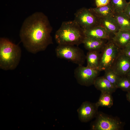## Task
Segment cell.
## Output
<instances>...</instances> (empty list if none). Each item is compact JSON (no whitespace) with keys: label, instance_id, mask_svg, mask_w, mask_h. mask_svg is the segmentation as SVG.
Wrapping results in <instances>:
<instances>
[{"label":"cell","instance_id":"obj_9","mask_svg":"<svg viewBox=\"0 0 130 130\" xmlns=\"http://www.w3.org/2000/svg\"><path fill=\"white\" fill-rule=\"evenodd\" d=\"M98 108L96 103L88 101L83 102L77 110L79 119L83 123L91 120L96 116Z\"/></svg>","mask_w":130,"mask_h":130},{"label":"cell","instance_id":"obj_28","mask_svg":"<svg viewBox=\"0 0 130 130\" xmlns=\"http://www.w3.org/2000/svg\"><path fill=\"white\" fill-rule=\"evenodd\" d=\"M129 2L130 3V0H129Z\"/></svg>","mask_w":130,"mask_h":130},{"label":"cell","instance_id":"obj_11","mask_svg":"<svg viewBox=\"0 0 130 130\" xmlns=\"http://www.w3.org/2000/svg\"><path fill=\"white\" fill-rule=\"evenodd\" d=\"M84 30L86 37L106 40L111 39V34L104 27L99 25Z\"/></svg>","mask_w":130,"mask_h":130},{"label":"cell","instance_id":"obj_10","mask_svg":"<svg viewBox=\"0 0 130 130\" xmlns=\"http://www.w3.org/2000/svg\"><path fill=\"white\" fill-rule=\"evenodd\" d=\"M111 68L121 77L126 76L130 69V58L120 51Z\"/></svg>","mask_w":130,"mask_h":130},{"label":"cell","instance_id":"obj_2","mask_svg":"<svg viewBox=\"0 0 130 130\" xmlns=\"http://www.w3.org/2000/svg\"><path fill=\"white\" fill-rule=\"evenodd\" d=\"M85 36L84 30L74 20L63 22L55 35L58 45L78 46L83 44Z\"/></svg>","mask_w":130,"mask_h":130},{"label":"cell","instance_id":"obj_29","mask_svg":"<svg viewBox=\"0 0 130 130\" xmlns=\"http://www.w3.org/2000/svg\"></svg>","mask_w":130,"mask_h":130},{"label":"cell","instance_id":"obj_14","mask_svg":"<svg viewBox=\"0 0 130 130\" xmlns=\"http://www.w3.org/2000/svg\"><path fill=\"white\" fill-rule=\"evenodd\" d=\"M111 39L119 48L122 49L130 43V31L120 30L114 35Z\"/></svg>","mask_w":130,"mask_h":130},{"label":"cell","instance_id":"obj_15","mask_svg":"<svg viewBox=\"0 0 130 130\" xmlns=\"http://www.w3.org/2000/svg\"><path fill=\"white\" fill-rule=\"evenodd\" d=\"M99 25L114 35L121 30L117 21L113 17L100 19Z\"/></svg>","mask_w":130,"mask_h":130},{"label":"cell","instance_id":"obj_3","mask_svg":"<svg viewBox=\"0 0 130 130\" xmlns=\"http://www.w3.org/2000/svg\"><path fill=\"white\" fill-rule=\"evenodd\" d=\"M21 50L19 46L8 39H0V68L5 70H12L20 61Z\"/></svg>","mask_w":130,"mask_h":130},{"label":"cell","instance_id":"obj_4","mask_svg":"<svg viewBox=\"0 0 130 130\" xmlns=\"http://www.w3.org/2000/svg\"><path fill=\"white\" fill-rule=\"evenodd\" d=\"M57 56L78 65H83L86 60L83 50L78 46L72 45H59L55 49Z\"/></svg>","mask_w":130,"mask_h":130},{"label":"cell","instance_id":"obj_27","mask_svg":"<svg viewBox=\"0 0 130 130\" xmlns=\"http://www.w3.org/2000/svg\"><path fill=\"white\" fill-rule=\"evenodd\" d=\"M126 76L130 79V69L126 74Z\"/></svg>","mask_w":130,"mask_h":130},{"label":"cell","instance_id":"obj_23","mask_svg":"<svg viewBox=\"0 0 130 130\" xmlns=\"http://www.w3.org/2000/svg\"><path fill=\"white\" fill-rule=\"evenodd\" d=\"M111 2V0H95L97 7H100L107 5Z\"/></svg>","mask_w":130,"mask_h":130},{"label":"cell","instance_id":"obj_22","mask_svg":"<svg viewBox=\"0 0 130 130\" xmlns=\"http://www.w3.org/2000/svg\"><path fill=\"white\" fill-rule=\"evenodd\" d=\"M110 2L114 7L115 13L123 12L128 4L126 0H111Z\"/></svg>","mask_w":130,"mask_h":130},{"label":"cell","instance_id":"obj_1","mask_svg":"<svg viewBox=\"0 0 130 130\" xmlns=\"http://www.w3.org/2000/svg\"><path fill=\"white\" fill-rule=\"evenodd\" d=\"M52 27L47 17L41 12H35L26 18L20 29L21 41L26 49L35 54L52 44Z\"/></svg>","mask_w":130,"mask_h":130},{"label":"cell","instance_id":"obj_7","mask_svg":"<svg viewBox=\"0 0 130 130\" xmlns=\"http://www.w3.org/2000/svg\"><path fill=\"white\" fill-rule=\"evenodd\" d=\"M100 71L83 65H78L74 71V76L80 85L89 86L93 85Z\"/></svg>","mask_w":130,"mask_h":130},{"label":"cell","instance_id":"obj_19","mask_svg":"<svg viewBox=\"0 0 130 130\" xmlns=\"http://www.w3.org/2000/svg\"><path fill=\"white\" fill-rule=\"evenodd\" d=\"M112 93L107 92H102L97 101L96 103L99 107L101 106L111 107L113 104V99Z\"/></svg>","mask_w":130,"mask_h":130},{"label":"cell","instance_id":"obj_17","mask_svg":"<svg viewBox=\"0 0 130 130\" xmlns=\"http://www.w3.org/2000/svg\"><path fill=\"white\" fill-rule=\"evenodd\" d=\"M100 56V53L99 52L88 51L86 55V66L93 69L98 70Z\"/></svg>","mask_w":130,"mask_h":130},{"label":"cell","instance_id":"obj_12","mask_svg":"<svg viewBox=\"0 0 130 130\" xmlns=\"http://www.w3.org/2000/svg\"><path fill=\"white\" fill-rule=\"evenodd\" d=\"M106 40L85 37L83 41L85 48L88 51L101 52L106 43Z\"/></svg>","mask_w":130,"mask_h":130},{"label":"cell","instance_id":"obj_13","mask_svg":"<svg viewBox=\"0 0 130 130\" xmlns=\"http://www.w3.org/2000/svg\"><path fill=\"white\" fill-rule=\"evenodd\" d=\"M93 85L101 92H107L112 93L117 89L115 86L107 80L104 76L98 77L95 80Z\"/></svg>","mask_w":130,"mask_h":130},{"label":"cell","instance_id":"obj_26","mask_svg":"<svg viewBox=\"0 0 130 130\" xmlns=\"http://www.w3.org/2000/svg\"><path fill=\"white\" fill-rule=\"evenodd\" d=\"M126 97L127 100L130 103V91L127 92L126 94Z\"/></svg>","mask_w":130,"mask_h":130},{"label":"cell","instance_id":"obj_20","mask_svg":"<svg viewBox=\"0 0 130 130\" xmlns=\"http://www.w3.org/2000/svg\"><path fill=\"white\" fill-rule=\"evenodd\" d=\"M104 71V76L116 86L121 77L118 75L111 68H109Z\"/></svg>","mask_w":130,"mask_h":130},{"label":"cell","instance_id":"obj_6","mask_svg":"<svg viewBox=\"0 0 130 130\" xmlns=\"http://www.w3.org/2000/svg\"><path fill=\"white\" fill-rule=\"evenodd\" d=\"M95 120L91 125L92 130H119L123 129V123L117 117L102 112H98Z\"/></svg>","mask_w":130,"mask_h":130},{"label":"cell","instance_id":"obj_25","mask_svg":"<svg viewBox=\"0 0 130 130\" xmlns=\"http://www.w3.org/2000/svg\"><path fill=\"white\" fill-rule=\"evenodd\" d=\"M123 12L130 17V3L129 2H128V4L124 9Z\"/></svg>","mask_w":130,"mask_h":130},{"label":"cell","instance_id":"obj_5","mask_svg":"<svg viewBox=\"0 0 130 130\" xmlns=\"http://www.w3.org/2000/svg\"><path fill=\"white\" fill-rule=\"evenodd\" d=\"M111 39L106 43L100 53L98 70L104 71L110 68L121 50Z\"/></svg>","mask_w":130,"mask_h":130},{"label":"cell","instance_id":"obj_8","mask_svg":"<svg viewBox=\"0 0 130 130\" xmlns=\"http://www.w3.org/2000/svg\"><path fill=\"white\" fill-rule=\"evenodd\" d=\"M99 20L89 8L83 7L75 12L74 20L84 30L99 25Z\"/></svg>","mask_w":130,"mask_h":130},{"label":"cell","instance_id":"obj_24","mask_svg":"<svg viewBox=\"0 0 130 130\" xmlns=\"http://www.w3.org/2000/svg\"><path fill=\"white\" fill-rule=\"evenodd\" d=\"M122 52L130 58V44L129 43L123 48L121 49Z\"/></svg>","mask_w":130,"mask_h":130},{"label":"cell","instance_id":"obj_16","mask_svg":"<svg viewBox=\"0 0 130 130\" xmlns=\"http://www.w3.org/2000/svg\"><path fill=\"white\" fill-rule=\"evenodd\" d=\"M89 9L99 19L114 17L115 13L114 7L111 2L105 6Z\"/></svg>","mask_w":130,"mask_h":130},{"label":"cell","instance_id":"obj_18","mask_svg":"<svg viewBox=\"0 0 130 130\" xmlns=\"http://www.w3.org/2000/svg\"><path fill=\"white\" fill-rule=\"evenodd\" d=\"M113 17L117 21L121 30L130 31V17L123 12L115 13Z\"/></svg>","mask_w":130,"mask_h":130},{"label":"cell","instance_id":"obj_21","mask_svg":"<svg viewBox=\"0 0 130 130\" xmlns=\"http://www.w3.org/2000/svg\"><path fill=\"white\" fill-rule=\"evenodd\" d=\"M116 87L123 91L127 92L130 91V79L126 76L121 77Z\"/></svg>","mask_w":130,"mask_h":130}]
</instances>
